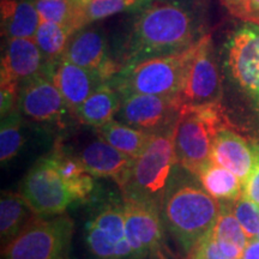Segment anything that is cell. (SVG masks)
<instances>
[{
    "instance_id": "6da1fadb",
    "label": "cell",
    "mask_w": 259,
    "mask_h": 259,
    "mask_svg": "<svg viewBox=\"0 0 259 259\" xmlns=\"http://www.w3.org/2000/svg\"><path fill=\"white\" fill-rule=\"evenodd\" d=\"M197 40L194 19L185 6L173 2H153L139 12L132 24L122 50V66L179 53Z\"/></svg>"
},
{
    "instance_id": "7a4b0ae2",
    "label": "cell",
    "mask_w": 259,
    "mask_h": 259,
    "mask_svg": "<svg viewBox=\"0 0 259 259\" xmlns=\"http://www.w3.org/2000/svg\"><path fill=\"white\" fill-rule=\"evenodd\" d=\"M162 209L171 235L189 254L212 229L221 204L203 187L185 181L167 190Z\"/></svg>"
},
{
    "instance_id": "3957f363",
    "label": "cell",
    "mask_w": 259,
    "mask_h": 259,
    "mask_svg": "<svg viewBox=\"0 0 259 259\" xmlns=\"http://www.w3.org/2000/svg\"><path fill=\"white\" fill-rule=\"evenodd\" d=\"M225 128H229V120L220 102L180 107L174 122L177 163L198 176L211 161L213 141Z\"/></svg>"
},
{
    "instance_id": "277c9868",
    "label": "cell",
    "mask_w": 259,
    "mask_h": 259,
    "mask_svg": "<svg viewBox=\"0 0 259 259\" xmlns=\"http://www.w3.org/2000/svg\"><path fill=\"white\" fill-rule=\"evenodd\" d=\"M196 42L179 53L148 58L125 65L108 83L120 97L130 94L176 97L185 82L196 51Z\"/></svg>"
},
{
    "instance_id": "5b68a950",
    "label": "cell",
    "mask_w": 259,
    "mask_h": 259,
    "mask_svg": "<svg viewBox=\"0 0 259 259\" xmlns=\"http://www.w3.org/2000/svg\"><path fill=\"white\" fill-rule=\"evenodd\" d=\"M177 163L174 125L153 134L147 147L136 158L128 179L121 187L124 197L162 208L171 169Z\"/></svg>"
},
{
    "instance_id": "8992f818",
    "label": "cell",
    "mask_w": 259,
    "mask_h": 259,
    "mask_svg": "<svg viewBox=\"0 0 259 259\" xmlns=\"http://www.w3.org/2000/svg\"><path fill=\"white\" fill-rule=\"evenodd\" d=\"M73 222L67 215L37 219L3 245V259H67Z\"/></svg>"
},
{
    "instance_id": "52a82bcc",
    "label": "cell",
    "mask_w": 259,
    "mask_h": 259,
    "mask_svg": "<svg viewBox=\"0 0 259 259\" xmlns=\"http://www.w3.org/2000/svg\"><path fill=\"white\" fill-rule=\"evenodd\" d=\"M19 190L38 216L59 215L76 202L50 155L37 161L28 171Z\"/></svg>"
},
{
    "instance_id": "ba28073f",
    "label": "cell",
    "mask_w": 259,
    "mask_h": 259,
    "mask_svg": "<svg viewBox=\"0 0 259 259\" xmlns=\"http://www.w3.org/2000/svg\"><path fill=\"white\" fill-rule=\"evenodd\" d=\"M222 94L221 77L213 57L210 35H203L196 42V51L187 70L185 82L179 94L173 97L178 108L220 102Z\"/></svg>"
},
{
    "instance_id": "9c48e42d",
    "label": "cell",
    "mask_w": 259,
    "mask_h": 259,
    "mask_svg": "<svg viewBox=\"0 0 259 259\" xmlns=\"http://www.w3.org/2000/svg\"><path fill=\"white\" fill-rule=\"evenodd\" d=\"M227 66L236 85L259 112V23L246 22L227 46Z\"/></svg>"
},
{
    "instance_id": "30bf717a",
    "label": "cell",
    "mask_w": 259,
    "mask_h": 259,
    "mask_svg": "<svg viewBox=\"0 0 259 259\" xmlns=\"http://www.w3.org/2000/svg\"><path fill=\"white\" fill-rule=\"evenodd\" d=\"M178 108L173 97L148 95V94H130L121 97L118 116L121 122L143 130L149 134L174 125Z\"/></svg>"
},
{
    "instance_id": "8fae6325",
    "label": "cell",
    "mask_w": 259,
    "mask_h": 259,
    "mask_svg": "<svg viewBox=\"0 0 259 259\" xmlns=\"http://www.w3.org/2000/svg\"><path fill=\"white\" fill-rule=\"evenodd\" d=\"M125 232L134 259H143L158 248L162 239L160 210L155 204L124 197Z\"/></svg>"
},
{
    "instance_id": "7c38bea8",
    "label": "cell",
    "mask_w": 259,
    "mask_h": 259,
    "mask_svg": "<svg viewBox=\"0 0 259 259\" xmlns=\"http://www.w3.org/2000/svg\"><path fill=\"white\" fill-rule=\"evenodd\" d=\"M63 57L96 73L103 82H108L122 69V65L109 56L108 42L103 31L88 25L71 36Z\"/></svg>"
},
{
    "instance_id": "4fadbf2b",
    "label": "cell",
    "mask_w": 259,
    "mask_h": 259,
    "mask_svg": "<svg viewBox=\"0 0 259 259\" xmlns=\"http://www.w3.org/2000/svg\"><path fill=\"white\" fill-rule=\"evenodd\" d=\"M22 114L37 122L61 124L69 106L46 72L29 79L21 87L17 102Z\"/></svg>"
},
{
    "instance_id": "5bb4252c",
    "label": "cell",
    "mask_w": 259,
    "mask_h": 259,
    "mask_svg": "<svg viewBox=\"0 0 259 259\" xmlns=\"http://www.w3.org/2000/svg\"><path fill=\"white\" fill-rule=\"evenodd\" d=\"M46 61L35 38H9L2 58L0 85L21 89L25 82L44 73Z\"/></svg>"
},
{
    "instance_id": "9a60e30c",
    "label": "cell",
    "mask_w": 259,
    "mask_h": 259,
    "mask_svg": "<svg viewBox=\"0 0 259 259\" xmlns=\"http://www.w3.org/2000/svg\"><path fill=\"white\" fill-rule=\"evenodd\" d=\"M45 72L56 84L73 113L103 83L101 77L96 73L71 63L64 57L56 63L46 65Z\"/></svg>"
},
{
    "instance_id": "2e32d148",
    "label": "cell",
    "mask_w": 259,
    "mask_h": 259,
    "mask_svg": "<svg viewBox=\"0 0 259 259\" xmlns=\"http://www.w3.org/2000/svg\"><path fill=\"white\" fill-rule=\"evenodd\" d=\"M93 177L109 178L120 186L125 185L135 158L127 156L100 138L88 143L77 156Z\"/></svg>"
},
{
    "instance_id": "e0dca14e",
    "label": "cell",
    "mask_w": 259,
    "mask_h": 259,
    "mask_svg": "<svg viewBox=\"0 0 259 259\" xmlns=\"http://www.w3.org/2000/svg\"><path fill=\"white\" fill-rule=\"evenodd\" d=\"M211 162L240 179L242 186L250 178L255 162V149L231 128L221 130L213 141Z\"/></svg>"
},
{
    "instance_id": "ac0fdd59",
    "label": "cell",
    "mask_w": 259,
    "mask_h": 259,
    "mask_svg": "<svg viewBox=\"0 0 259 259\" xmlns=\"http://www.w3.org/2000/svg\"><path fill=\"white\" fill-rule=\"evenodd\" d=\"M2 35L9 38H34L41 17L35 3L29 0H2Z\"/></svg>"
},
{
    "instance_id": "d6986e66",
    "label": "cell",
    "mask_w": 259,
    "mask_h": 259,
    "mask_svg": "<svg viewBox=\"0 0 259 259\" xmlns=\"http://www.w3.org/2000/svg\"><path fill=\"white\" fill-rule=\"evenodd\" d=\"M121 105V97L108 82L101 85L84 101L74 115L84 125L101 127L113 120L118 114Z\"/></svg>"
},
{
    "instance_id": "ffe728a7",
    "label": "cell",
    "mask_w": 259,
    "mask_h": 259,
    "mask_svg": "<svg viewBox=\"0 0 259 259\" xmlns=\"http://www.w3.org/2000/svg\"><path fill=\"white\" fill-rule=\"evenodd\" d=\"M37 216L21 193L3 192L0 199V235L3 245L11 241L25 227L37 220Z\"/></svg>"
},
{
    "instance_id": "44dd1931",
    "label": "cell",
    "mask_w": 259,
    "mask_h": 259,
    "mask_svg": "<svg viewBox=\"0 0 259 259\" xmlns=\"http://www.w3.org/2000/svg\"><path fill=\"white\" fill-rule=\"evenodd\" d=\"M99 132L101 138L105 139L107 143L135 160L143 153L153 136V134L121 121H116L114 119L99 127Z\"/></svg>"
},
{
    "instance_id": "7402d4cb",
    "label": "cell",
    "mask_w": 259,
    "mask_h": 259,
    "mask_svg": "<svg viewBox=\"0 0 259 259\" xmlns=\"http://www.w3.org/2000/svg\"><path fill=\"white\" fill-rule=\"evenodd\" d=\"M202 187L212 198L218 200H232L234 202L242 196L244 186L235 174L219 164L210 161L199 174Z\"/></svg>"
},
{
    "instance_id": "603a6c76",
    "label": "cell",
    "mask_w": 259,
    "mask_h": 259,
    "mask_svg": "<svg viewBox=\"0 0 259 259\" xmlns=\"http://www.w3.org/2000/svg\"><path fill=\"white\" fill-rule=\"evenodd\" d=\"M50 156L59 174L70 187L74 199L85 200L89 198L94 190V179L79 158L70 156L63 150H56Z\"/></svg>"
},
{
    "instance_id": "cb8c5ba5",
    "label": "cell",
    "mask_w": 259,
    "mask_h": 259,
    "mask_svg": "<svg viewBox=\"0 0 259 259\" xmlns=\"http://www.w3.org/2000/svg\"><path fill=\"white\" fill-rule=\"evenodd\" d=\"M35 6L41 21L63 25L72 34L84 28V4L80 0H35Z\"/></svg>"
},
{
    "instance_id": "d4e9b609",
    "label": "cell",
    "mask_w": 259,
    "mask_h": 259,
    "mask_svg": "<svg viewBox=\"0 0 259 259\" xmlns=\"http://www.w3.org/2000/svg\"><path fill=\"white\" fill-rule=\"evenodd\" d=\"M72 35V32L63 25L41 21L34 38L45 58L46 65L56 63L63 58Z\"/></svg>"
},
{
    "instance_id": "484cf974",
    "label": "cell",
    "mask_w": 259,
    "mask_h": 259,
    "mask_svg": "<svg viewBox=\"0 0 259 259\" xmlns=\"http://www.w3.org/2000/svg\"><path fill=\"white\" fill-rule=\"evenodd\" d=\"M22 113L19 109H14L2 116L0 128V160L2 163H8L17 156L23 145L22 134Z\"/></svg>"
},
{
    "instance_id": "4316f807",
    "label": "cell",
    "mask_w": 259,
    "mask_h": 259,
    "mask_svg": "<svg viewBox=\"0 0 259 259\" xmlns=\"http://www.w3.org/2000/svg\"><path fill=\"white\" fill-rule=\"evenodd\" d=\"M210 234L215 240L235 245L241 250H244L248 244L247 236L233 212L232 205H221V211Z\"/></svg>"
},
{
    "instance_id": "83f0119b",
    "label": "cell",
    "mask_w": 259,
    "mask_h": 259,
    "mask_svg": "<svg viewBox=\"0 0 259 259\" xmlns=\"http://www.w3.org/2000/svg\"><path fill=\"white\" fill-rule=\"evenodd\" d=\"M147 0H92L83 9L84 27L109 16L120 14L126 10L142 5Z\"/></svg>"
},
{
    "instance_id": "f1b7e54d",
    "label": "cell",
    "mask_w": 259,
    "mask_h": 259,
    "mask_svg": "<svg viewBox=\"0 0 259 259\" xmlns=\"http://www.w3.org/2000/svg\"><path fill=\"white\" fill-rule=\"evenodd\" d=\"M233 212L240 222L248 241L258 239L259 235V206L242 193L241 197L234 200L232 206Z\"/></svg>"
},
{
    "instance_id": "f546056e",
    "label": "cell",
    "mask_w": 259,
    "mask_h": 259,
    "mask_svg": "<svg viewBox=\"0 0 259 259\" xmlns=\"http://www.w3.org/2000/svg\"><path fill=\"white\" fill-rule=\"evenodd\" d=\"M190 259H233L226 253L221 244L206 234L189 253Z\"/></svg>"
},
{
    "instance_id": "4dcf8cb0",
    "label": "cell",
    "mask_w": 259,
    "mask_h": 259,
    "mask_svg": "<svg viewBox=\"0 0 259 259\" xmlns=\"http://www.w3.org/2000/svg\"><path fill=\"white\" fill-rule=\"evenodd\" d=\"M227 11L246 22L259 21V0H222Z\"/></svg>"
},
{
    "instance_id": "1f68e13d",
    "label": "cell",
    "mask_w": 259,
    "mask_h": 259,
    "mask_svg": "<svg viewBox=\"0 0 259 259\" xmlns=\"http://www.w3.org/2000/svg\"><path fill=\"white\" fill-rule=\"evenodd\" d=\"M255 162L250 178L244 185V193L259 206V144L254 145Z\"/></svg>"
},
{
    "instance_id": "d6a6232c",
    "label": "cell",
    "mask_w": 259,
    "mask_h": 259,
    "mask_svg": "<svg viewBox=\"0 0 259 259\" xmlns=\"http://www.w3.org/2000/svg\"><path fill=\"white\" fill-rule=\"evenodd\" d=\"M241 259H259V239L248 241L242 251Z\"/></svg>"
},
{
    "instance_id": "836d02e7",
    "label": "cell",
    "mask_w": 259,
    "mask_h": 259,
    "mask_svg": "<svg viewBox=\"0 0 259 259\" xmlns=\"http://www.w3.org/2000/svg\"><path fill=\"white\" fill-rule=\"evenodd\" d=\"M80 2H82V3H83V4H84V5H85V4H87V3L92 2V0H80Z\"/></svg>"
},
{
    "instance_id": "e575fe53",
    "label": "cell",
    "mask_w": 259,
    "mask_h": 259,
    "mask_svg": "<svg viewBox=\"0 0 259 259\" xmlns=\"http://www.w3.org/2000/svg\"><path fill=\"white\" fill-rule=\"evenodd\" d=\"M257 23H259V21H258V22H257Z\"/></svg>"
},
{
    "instance_id": "d590c367",
    "label": "cell",
    "mask_w": 259,
    "mask_h": 259,
    "mask_svg": "<svg viewBox=\"0 0 259 259\" xmlns=\"http://www.w3.org/2000/svg\"><path fill=\"white\" fill-rule=\"evenodd\" d=\"M258 239H259V235H258Z\"/></svg>"
}]
</instances>
